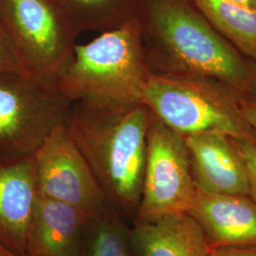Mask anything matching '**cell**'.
Wrapping results in <instances>:
<instances>
[{"label": "cell", "instance_id": "15", "mask_svg": "<svg viewBox=\"0 0 256 256\" xmlns=\"http://www.w3.org/2000/svg\"><path fill=\"white\" fill-rule=\"evenodd\" d=\"M81 256H134L131 229L110 205L86 221Z\"/></svg>", "mask_w": 256, "mask_h": 256}, {"label": "cell", "instance_id": "21", "mask_svg": "<svg viewBox=\"0 0 256 256\" xmlns=\"http://www.w3.org/2000/svg\"><path fill=\"white\" fill-rule=\"evenodd\" d=\"M0 256H28L27 254H22L16 252H12L2 245H0Z\"/></svg>", "mask_w": 256, "mask_h": 256}, {"label": "cell", "instance_id": "3", "mask_svg": "<svg viewBox=\"0 0 256 256\" xmlns=\"http://www.w3.org/2000/svg\"><path fill=\"white\" fill-rule=\"evenodd\" d=\"M150 75L135 18L86 44H76L56 84L72 102H142Z\"/></svg>", "mask_w": 256, "mask_h": 256}, {"label": "cell", "instance_id": "16", "mask_svg": "<svg viewBox=\"0 0 256 256\" xmlns=\"http://www.w3.org/2000/svg\"><path fill=\"white\" fill-rule=\"evenodd\" d=\"M78 30L102 34L136 18V0H54Z\"/></svg>", "mask_w": 256, "mask_h": 256}, {"label": "cell", "instance_id": "14", "mask_svg": "<svg viewBox=\"0 0 256 256\" xmlns=\"http://www.w3.org/2000/svg\"><path fill=\"white\" fill-rule=\"evenodd\" d=\"M210 25L244 56L256 62V10L234 0H194Z\"/></svg>", "mask_w": 256, "mask_h": 256}, {"label": "cell", "instance_id": "2", "mask_svg": "<svg viewBox=\"0 0 256 256\" xmlns=\"http://www.w3.org/2000/svg\"><path fill=\"white\" fill-rule=\"evenodd\" d=\"M151 111L142 102L76 101L66 129L90 165L108 204L136 214L146 170Z\"/></svg>", "mask_w": 256, "mask_h": 256}, {"label": "cell", "instance_id": "12", "mask_svg": "<svg viewBox=\"0 0 256 256\" xmlns=\"http://www.w3.org/2000/svg\"><path fill=\"white\" fill-rule=\"evenodd\" d=\"M88 216L39 196L27 242L28 256H81Z\"/></svg>", "mask_w": 256, "mask_h": 256}, {"label": "cell", "instance_id": "6", "mask_svg": "<svg viewBox=\"0 0 256 256\" xmlns=\"http://www.w3.org/2000/svg\"><path fill=\"white\" fill-rule=\"evenodd\" d=\"M72 104L56 84L0 75V156L34 154L54 128L66 124Z\"/></svg>", "mask_w": 256, "mask_h": 256}, {"label": "cell", "instance_id": "13", "mask_svg": "<svg viewBox=\"0 0 256 256\" xmlns=\"http://www.w3.org/2000/svg\"><path fill=\"white\" fill-rule=\"evenodd\" d=\"M131 242L134 256H209L210 250L189 212L134 221Z\"/></svg>", "mask_w": 256, "mask_h": 256}, {"label": "cell", "instance_id": "8", "mask_svg": "<svg viewBox=\"0 0 256 256\" xmlns=\"http://www.w3.org/2000/svg\"><path fill=\"white\" fill-rule=\"evenodd\" d=\"M34 158L39 196L70 205L88 216L108 205L66 126L50 132Z\"/></svg>", "mask_w": 256, "mask_h": 256}, {"label": "cell", "instance_id": "10", "mask_svg": "<svg viewBox=\"0 0 256 256\" xmlns=\"http://www.w3.org/2000/svg\"><path fill=\"white\" fill-rule=\"evenodd\" d=\"M184 138L198 191L248 196L246 165L232 137L220 132H202Z\"/></svg>", "mask_w": 256, "mask_h": 256}, {"label": "cell", "instance_id": "19", "mask_svg": "<svg viewBox=\"0 0 256 256\" xmlns=\"http://www.w3.org/2000/svg\"><path fill=\"white\" fill-rule=\"evenodd\" d=\"M209 256H256V247L225 246L210 248Z\"/></svg>", "mask_w": 256, "mask_h": 256}, {"label": "cell", "instance_id": "7", "mask_svg": "<svg viewBox=\"0 0 256 256\" xmlns=\"http://www.w3.org/2000/svg\"><path fill=\"white\" fill-rule=\"evenodd\" d=\"M196 192L185 138L151 113L142 191L134 221L189 212Z\"/></svg>", "mask_w": 256, "mask_h": 256}, {"label": "cell", "instance_id": "22", "mask_svg": "<svg viewBox=\"0 0 256 256\" xmlns=\"http://www.w3.org/2000/svg\"><path fill=\"white\" fill-rule=\"evenodd\" d=\"M239 4H242L244 6H247L248 8L256 10V0H234Z\"/></svg>", "mask_w": 256, "mask_h": 256}, {"label": "cell", "instance_id": "9", "mask_svg": "<svg viewBox=\"0 0 256 256\" xmlns=\"http://www.w3.org/2000/svg\"><path fill=\"white\" fill-rule=\"evenodd\" d=\"M38 198L34 154L0 156V245L26 254Z\"/></svg>", "mask_w": 256, "mask_h": 256}, {"label": "cell", "instance_id": "1", "mask_svg": "<svg viewBox=\"0 0 256 256\" xmlns=\"http://www.w3.org/2000/svg\"><path fill=\"white\" fill-rule=\"evenodd\" d=\"M136 19L150 74L210 77L256 95V62L221 36L194 0H136Z\"/></svg>", "mask_w": 256, "mask_h": 256}, {"label": "cell", "instance_id": "4", "mask_svg": "<svg viewBox=\"0 0 256 256\" xmlns=\"http://www.w3.org/2000/svg\"><path fill=\"white\" fill-rule=\"evenodd\" d=\"M245 97L210 77H169L151 74L142 102L151 113L183 137L220 132L256 140L242 112Z\"/></svg>", "mask_w": 256, "mask_h": 256}, {"label": "cell", "instance_id": "5", "mask_svg": "<svg viewBox=\"0 0 256 256\" xmlns=\"http://www.w3.org/2000/svg\"><path fill=\"white\" fill-rule=\"evenodd\" d=\"M0 25L30 76L54 84L82 34L54 0H0Z\"/></svg>", "mask_w": 256, "mask_h": 256}, {"label": "cell", "instance_id": "11", "mask_svg": "<svg viewBox=\"0 0 256 256\" xmlns=\"http://www.w3.org/2000/svg\"><path fill=\"white\" fill-rule=\"evenodd\" d=\"M189 214L202 227L210 248L256 247V203L248 196L198 191Z\"/></svg>", "mask_w": 256, "mask_h": 256}, {"label": "cell", "instance_id": "17", "mask_svg": "<svg viewBox=\"0 0 256 256\" xmlns=\"http://www.w3.org/2000/svg\"><path fill=\"white\" fill-rule=\"evenodd\" d=\"M20 74L30 76L22 63L14 46L0 25V75Z\"/></svg>", "mask_w": 256, "mask_h": 256}, {"label": "cell", "instance_id": "20", "mask_svg": "<svg viewBox=\"0 0 256 256\" xmlns=\"http://www.w3.org/2000/svg\"><path fill=\"white\" fill-rule=\"evenodd\" d=\"M241 108L245 120L252 130L256 140V95L243 97Z\"/></svg>", "mask_w": 256, "mask_h": 256}, {"label": "cell", "instance_id": "18", "mask_svg": "<svg viewBox=\"0 0 256 256\" xmlns=\"http://www.w3.org/2000/svg\"><path fill=\"white\" fill-rule=\"evenodd\" d=\"M247 169L248 196L256 203V142L248 138H232Z\"/></svg>", "mask_w": 256, "mask_h": 256}]
</instances>
